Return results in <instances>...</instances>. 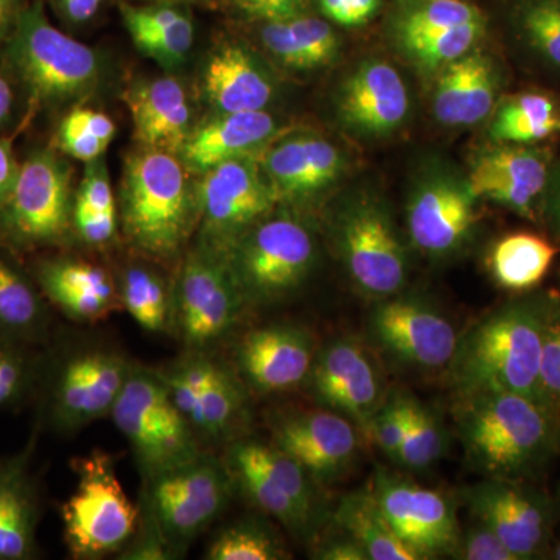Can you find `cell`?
I'll return each mask as SVG.
<instances>
[{
  "label": "cell",
  "instance_id": "cell-1",
  "mask_svg": "<svg viewBox=\"0 0 560 560\" xmlns=\"http://www.w3.org/2000/svg\"><path fill=\"white\" fill-rule=\"evenodd\" d=\"M171 151L139 147L125 158L119 195L120 232L143 259H180L198 228L197 180Z\"/></svg>",
  "mask_w": 560,
  "mask_h": 560
},
{
  "label": "cell",
  "instance_id": "cell-2",
  "mask_svg": "<svg viewBox=\"0 0 560 560\" xmlns=\"http://www.w3.org/2000/svg\"><path fill=\"white\" fill-rule=\"evenodd\" d=\"M0 68L28 109L68 110L97 95L108 80L105 57L51 24L43 0H32L0 46Z\"/></svg>",
  "mask_w": 560,
  "mask_h": 560
},
{
  "label": "cell",
  "instance_id": "cell-3",
  "mask_svg": "<svg viewBox=\"0 0 560 560\" xmlns=\"http://www.w3.org/2000/svg\"><path fill=\"white\" fill-rule=\"evenodd\" d=\"M545 312L511 304L490 313L458 340L448 378L458 397L514 393L537 399Z\"/></svg>",
  "mask_w": 560,
  "mask_h": 560
},
{
  "label": "cell",
  "instance_id": "cell-4",
  "mask_svg": "<svg viewBox=\"0 0 560 560\" xmlns=\"http://www.w3.org/2000/svg\"><path fill=\"white\" fill-rule=\"evenodd\" d=\"M552 415L522 394L459 397L456 430L471 469L495 480L525 474L550 452Z\"/></svg>",
  "mask_w": 560,
  "mask_h": 560
},
{
  "label": "cell",
  "instance_id": "cell-5",
  "mask_svg": "<svg viewBox=\"0 0 560 560\" xmlns=\"http://www.w3.org/2000/svg\"><path fill=\"white\" fill-rule=\"evenodd\" d=\"M135 361L108 345H86L46 355L38 394L39 423L73 434L109 418Z\"/></svg>",
  "mask_w": 560,
  "mask_h": 560
},
{
  "label": "cell",
  "instance_id": "cell-6",
  "mask_svg": "<svg viewBox=\"0 0 560 560\" xmlns=\"http://www.w3.org/2000/svg\"><path fill=\"white\" fill-rule=\"evenodd\" d=\"M69 161L54 145L35 147L0 206V246L20 257L70 242L75 189Z\"/></svg>",
  "mask_w": 560,
  "mask_h": 560
},
{
  "label": "cell",
  "instance_id": "cell-7",
  "mask_svg": "<svg viewBox=\"0 0 560 560\" xmlns=\"http://www.w3.org/2000/svg\"><path fill=\"white\" fill-rule=\"evenodd\" d=\"M223 256L248 308L268 307L285 301L307 282L318 246L312 228L301 217L276 208Z\"/></svg>",
  "mask_w": 560,
  "mask_h": 560
},
{
  "label": "cell",
  "instance_id": "cell-8",
  "mask_svg": "<svg viewBox=\"0 0 560 560\" xmlns=\"http://www.w3.org/2000/svg\"><path fill=\"white\" fill-rule=\"evenodd\" d=\"M77 486L62 503V536L70 558L98 560L119 555L138 529L140 504L125 492L116 456L94 448L70 460Z\"/></svg>",
  "mask_w": 560,
  "mask_h": 560
},
{
  "label": "cell",
  "instance_id": "cell-9",
  "mask_svg": "<svg viewBox=\"0 0 560 560\" xmlns=\"http://www.w3.org/2000/svg\"><path fill=\"white\" fill-rule=\"evenodd\" d=\"M109 418L130 444L142 481L208 451L176 407L158 371L138 361Z\"/></svg>",
  "mask_w": 560,
  "mask_h": 560
},
{
  "label": "cell",
  "instance_id": "cell-10",
  "mask_svg": "<svg viewBox=\"0 0 560 560\" xmlns=\"http://www.w3.org/2000/svg\"><path fill=\"white\" fill-rule=\"evenodd\" d=\"M154 370L202 447L209 451L243 438L250 418L248 386L213 350H186Z\"/></svg>",
  "mask_w": 560,
  "mask_h": 560
},
{
  "label": "cell",
  "instance_id": "cell-11",
  "mask_svg": "<svg viewBox=\"0 0 560 560\" xmlns=\"http://www.w3.org/2000/svg\"><path fill=\"white\" fill-rule=\"evenodd\" d=\"M246 308L224 256L200 243L189 246L173 280L172 335L186 350H215L237 329Z\"/></svg>",
  "mask_w": 560,
  "mask_h": 560
},
{
  "label": "cell",
  "instance_id": "cell-12",
  "mask_svg": "<svg viewBox=\"0 0 560 560\" xmlns=\"http://www.w3.org/2000/svg\"><path fill=\"white\" fill-rule=\"evenodd\" d=\"M224 466L235 492L291 536L307 539L318 522L319 504L311 475L272 444L241 440L226 445Z\"/></svg>",
  "mask_w": 560,
  "mask_h": 560
},
{
  "label": "cell",
  "instance_id": "cell-13",
  "mask_svg": "<svg viewBox=\"0 0 560 560\" xmlns=\"http://www.w3.org/2000/svg\"><path fill=\"white\" fill-rule=\"evenodd\" d=\"M234 492L223 458L206 451L143 481L139 503L153 515L176 559L223 514Z\"/></svg>",
  "mask_w": 560,
  "mask_h": 560
},
{
  "label": "cell",
  "instance_id": "cell-14",
  "mask_svg": "<svg viewBox=\"0 0 560 560\" xmlns=\"http://www.w3.org/2000/svg\"><path fill=\"white\" fill-rule=\"evenodd\" d=\"M334 242L361 294L382 301L404 289L408 278L407 249L381 201L361 197L346 205L334 223Z\"/></svg>",
  "mask_w": 560,
  "mask_h": 560
},
{
  "label": "cell",
  "instance_id": "cell-15",
  "mask_svg": "<svg viewBox=\"0 0 560 560\" xmlns=\"http://www.w3.org/2000/svg\"><path fill=\"white\" fill-rule=\"evenodd\" d=\"M259 156L228 161L198 176L195 243L223 256L232 243L278 208Z\"/></svg>",
  "mask_w": 560,
  "mask_h": 560
},
{
  "label": "cell",
  "instance_id": "cell-16",
  "mask_svg": "<svg viewBox=\"0 0 560 560\" xmlns=\"http://www.w3.org/2000/svg\"><path fill=\"white\" fill-rule=\"evenodd\" d=\"M370 490L389 525L420 558L455 556L460 529L447 497L385 470L375 474Z\"/></svg>",
  "mask_w": 560,
  "mask_h": 560
},
{
  "label": "cell",
  "instance_id": "cell-17",
  "mask_svg": "<svg viewBox=\"0 0 560 560\" xmlns=\"http://www.w3.org/2000/svg\"><path fill=\"white\" fill-rule=\"evenodd\" d=\"M270 433L271 444L296 460L316 485L340 480L359 452L355 423L326 408L276 412Z\"/></svg>",
  "mask_w": 560,
  "mask_h": 560
},
{
  "label": "cell",
  "instance_id": "cell-18",
  "mask_svg": "<svg viewBox=\"0 0 560 560\" xmlns=\"http://www.w3.org/2000/svg\"><path fill=\"white\" fill-rule=\"evenodd\" d=\"M304 385L320 408L345 416L364 431L383 405L377 366L352 338H338L316 350Z\"/></svg>",
  "mask_w": 560,
  "mask_h": 560
},
{
  "label": "cell",
  "instance_id": "cell-19",
  "mask_svg": "<svg viewBox=\"0 0 560 560\" xmlns=\"http://www.w3.org/2000/svg\"><path fill=\"white\" fill-rule=\"evenodd\" d=\"M370 331L394 359L430 371L451 364L459 340L451 320L433 305L397 294L372 311Z\"/></svg>",
  "mask_w": 560,
  "mask_h": 560
},
{
  "label": "cell",
  "instance_id": "cell-20",
  "mask_svg": "<svg viewBox=\"0 0 560 560\" xmlns=\"http://www.w3.org/2000/svg\"><path fill=\"white\" fill-rule=\"evenodd\" d=\"M477 201L467 179L444 173L423 179L407 206L408 234L415 248L434 259L463 248L477 223Z\"/></svg>",
  "mask_w": 560,
  "mask_h": 560
},
{
  "label": "cell",
  "instance_id": "cell-21",
  "mask_svg": "<svg viewBox=\"0 0 560 560\" xmlns=\"http://www.w3.org/2000/svg\"><path fill=\"white\" fill-rule=\"evenodd\" d=\"M316 350L311 331L293 324H270L243 335L234 349V368L256 393H285L307 381Z\"/></svg>",
  "mask_w": 560,
  "mask_h": 560
},
{
  "label": "cell",
  "instance_id": "cell-22",
  "mask_svg": "<svg viewBox=\"0 0 560 560\" xmlns=\"http://www.w3.org/2000/svg\"><path fill=\"white\" fill-rule=\"evenodd\" d=\"M27 267L51 307L72 323L90 326L121 311L116 276L97 261L49 254Z\"/></svg>",
  "mask_w": 560,
  "mask_h": 560
},
{
  "label": "cell",
  "instance_id": "cell-23",
  "mask_svg": "<svg viewBox=\"0 0 560 560\" xmlns=\"http://www.w3.org/2000/svg\"><path fill=\"white\" fill-rule=\"evenodd\" d=\"M260 167L280 205H301L330 189L345 171L341 151L315 135L272 140Z\"/></svg>",
  "mask_w": 560,
  "mask_h": 560
},
{
  "label": "cell",
  "instance_id": "cell-24",
  "mask_svg": "<svg viewBox=\"0 0 560 560\" xmlns=\"http://www.w3.org/2000/svg\"><path fill=\"white\" fill-rule=\"evenodd\" d=\"M335 106L346 130L361 136H388L407 120L410 95L393 65L368 60L342 81Z\"/></svg>",
  "mask_w": 560,
  "mask_h": 560
},
{
  "label": "cell",
  "instance_id": "cell-25",
  "mask_svg": "<svg viewBox=\"0 0 560 560\" xmlns=\"http://www.w3.org/2000/svg\"><path fill=\"white\" fill-rule=\"evenodd\" d=\"M200 91L212 114L256 113L275 98L276 81L249 47L223 40L202 62Z\"/></svg>",
  "mask_w": 560,
  "mask_h": 560
},
{
  "label": "cell",
  "instance_id": "cell-26",
  "mask_svg": "<svg viewBox=\"0 0 560 560\" xmlns=\"http://www.w3.org/2000/svg\"><path fill=\"white\" fill-rule=\"evenodd\" d=\"M279 131L278 120L268 110L212 114L191 128L178 158L198 178L224 162L259 156Z\"/></svg>",
  "mask_w": 560,
  "mask_h": 560
},
{
  "label": "cell",
  "instance_id": "cell-27",
  "mask_svg": "<svg viewBox=\"0 0 560 560\" xmlns=\"http://www.w3.org/2000/svg\"><path fill=\"white\" fill-rule=\"evenodd\" d=\"M463 495L471 515L495 530L518 560L539 551L547 533V512L536 495L495 478L471 486Z\"/></svg>",
  "mask_w": 560,
  "mask_h": 560
},
{
  "label": "cell",
  "instance_id": "cell-28",
  "mask_svg": "<svg viewBox=\"0 0 560 560\" xmlns=\"http://www.w3.org/2000/svg\"><path fill=\"white\" fill-rule=\"evenodd\" d=\"M467 183L478 200L486 198L530 219L548 184V165L539 151L497 147L478 154Z\"/></svg>",
  "mask_w": 560,
  "mask_h": 560
},
{
  "label": "cell",
  "instance_id": "cell-29",
  "mask_svg": "<svg viewBox=\"0 0 560 560\" xmlns=\"http://www.w3.org/2000/svg\"><path fill=\"white\" fill-rule=\"evenodd\" d=\"M36 431L22 451L0 458V560L38 555L40 499L32 469Z\"/></svg>",
  "mask_w": 560,
  "mask_h": 560
},
{
  "label": "cell",
  "instance_id": "cell-30",
  "mask_svg": "<svg viewBox=\"0 0 560 560\" xmlns=\"http://www.w3.org/2000/svg\"><path fill=\"white\" fill-rule=\"evenodd\" d=\"M139 147L178 154L194 125L186 88L176 77L140 80L125 91Z\"/></svg>",
  "mask_w": 560,
  "mask_h": 560
},
{
  "label": "cell",
  "instance_id": "cell-31",
  "mask_svg": "<svg viewBox=\"0 0 560 560\" xmlns=\"http://www.w3.org/2000/svg\"><path fill=\"white\" fill-rule=\"evenodd\" d=\"M497 79L495 65L481 51L444 66L434 88V117L447 127L480 124L495 106Z\"/></svg>",
  "mask_w": 560,
  "mask_h": 560
},
{
  "label": "cell",
  "instance_id": "cell-32",
  "mask_svg": "<svg viewBox=\"0 0 560 560\" xmlns=\"http://www.w3.org/2000/svg\"><path fill=\"white\" fill-rule=\"evenodd\" d=\"M120 16L140 54L173 72L189 58L195 43V25L189 11L172 5L120 3Z\"/></svg>",
  "mask_w": 560,
  "mask_h": 560
},
{
  "label": "cell",
  "instance_id": "cell-33",
  "mask_svg": "<svg viewBox=\"0 0 560 560\" xmlns=\"http://www.w3.org/2000/svg\"><path fill=\"white\" fill-rule=\"evenodd\" d=\"M50 308L22 257L0 246V331L32 345H49Z\"/></svg>",
  "mask_w": 560,
  "mask_h": 560
},
{
  "label": "cell",
  "instance_id": "cell-34",
  "mask_svg": "<svg viewBox=\"0 0 560 560\" xmlns=\"http://www.w3.org/2000/svg\"><path fill=\"white\" fill-rule=\"evenodd\" d=\"M260 40L283 68L308 72L326 68L340 54V38L329 21L302 13L264 22Z\"/></svg>",
  "mask_w": 560,
  "mask_h": 560
},
{
  "label": "cell",
  "instance_id": "cell-35",
  "mask_svg": "<svg viewBox=\"0 0 560 560\" xmlns=\"http://www.w3.org/2000/svg\"><path fill=\"white\" fill-rule=\"evenodd\" d=\"M131 261L116 276L121 311L151 335H172L173 282L150 260Z\"/></svg>",
  "mask_w": 560,
  "mask_h": 560
},
{
  "label": "cell",
  "instance_id": "cell-36",
  "mask_svg": "<svg viewBox=\"0 0 560 560\" xmlns=\"http://www.w3.org/2000/svg\"><path fill=\"white\" fill-rule=\"evenodd\" d=\"M335 522L361 545L370 560H422L389 525L371 490L346 495L335 512Z\"/></svg>",
  "mask_w": 560,
  "mask_h": 560
},
{
  "label": "cell",
  "instance_id": "cell-37",
  "mask_svg": "<svg viewBox=\"0 0 560 560\" xmlns=\"http://www.w3.org/2000/svg\"><path fill=\"white\" fill-rule=\"evenodd\" d=\"M558 249L536 234L521 232L495 243L489 256V270L501 289H533L550 270Z\"/></svg>",
  "mask_w": 560,
  "mask_h": 560
},
{
  "label": "cell",
  "instance_id": "cell-38",
  "mask_svg": "<svg viewBox=\"0 0 560 560\" xmlns=\"http://www.w3.org/2000/svg\"><path fill=\"white\" fill-rule=\"evenodd\" d=\"M560 131V110L548 95L521 94L501 103L490 136L497 142L530 143Z\"/></svg>",
  "mask_w": 560,
  "mask_h": 560
},
{
  "label": "cell",
  "instance_id": "cell-39",
  "mask_svg": "<svg viewBox=\"0 0 560 560\" xmlns=\"http://www.w3.org/2000/svg\"><path fill=\"white\" fill-rule=\"evenodd\" d=\"M44 348L0 331V410L35 399L46 364Z\"/></svg>",
  "mask_w": 560,
  "mask_h": 560
},
{
  "label": "cell",
  "instance_id": "cell-40",
  "mask_svg": "<svg viewBox=\"0 0 560 560\" xmlns=\"http://www.w3.org/2000/svg\"><path fill=\"white\" fill-rule=\"evenodd\" d=\"M209 560H283L289 551L270 523L245 517L224 526L206 550Z\"/></svg>",
  "mask_w": 560,
  "mask_h": 560
},
{
  "label": "cell",
  "instance_id": "cell-41",
  "mask_svg": "<svg viewBox=\"0 0 560 560\" xmlns=\"http://www.w3.org/2000/svg\"><path fill=\"white\" fill-rule=\"evenodd\" d=\"M485 20V14L478 7L464 0H422L401 11L394 25V32L401 49L405 50L411 44L448 28Z\"/></svg>",
  "mask_w": 560,
  "mask_h": 560
},
{
  "label": "cell",
  "instance_id": "cell-42",
  "mask_svg": "<svg viewBox=\"0 0 560 560\" xmlns=\"http://www.w3.org/2000/svg\"><path fill=\"white\" fill-rule=\"evenodd\" d=\"M444 447L441 420L430 408L408 399L407 430L396 463L410 471H422L441 458Z\"/></svg>",
  "mask_w": 560,
  "mask_h": 560
},
{
  "label": "cell",
  "instance_id": "cell-43",
  "mask_svg": "<svg viewBox=\"0 0 560 560\" xmlns=\"http://www.w3.org/2000/svg\"><path fill=\"white\" fill-rule=\"evenodd\" d=\"M486 31V20L469 22L411 44L405 51L423 69H442L474 49Z\"/></svg>",
  "mask_w": 560,
  "mask_h": 560
},
{
  "label": "cell",
  "instance_id": "cell-44",
  "mask_svg": "<svg viewBox=\"0 0 560 560\" xmlns=\"http://www.w3.org/2000/svg\"><path fill=\"white\" fill-rule=\"evenodd\" d=\"M517 22L529 46L560 68V0H523Z\"/></svg>",
  "mask_w": 560,
  "mask_h": 560
},
{
  "label": "cell",
  "instance_id": "cell-45",
  "mask_svg": "<svg viewBox=\"0 0 560 560\" xmlns=\"http://www.w3.org/2000/svg\"><path fill=\"white\" fill-rule=\"evenodd\" d=\"M537 399L551 412L560 408V312H545Z\"/></svg>",
  "mask_w": 560,
  "mask_h": 560
},
{
  "label": "cell",
  "instance_id": "cell-46",
  "mask_svg": "<svg viewBox=\"0 0 560 560\" xmlns=\"http://www.w3.org/2000/svg\"><path fill=\"white\" fill-rule=\"evenodd\" d=\"M408 399L410 397L394 396L383 401L366 430L378 448L394 463L399 456L407 430Z\"/></svg>",
  "mask_w": 560,
  "mask_h": 560
},
{
  "label": "cell",
  "instance_id": "cell-47",
  "mask_svg": "<svg viewBox=\"0 0 560 560\" xmlns=\"http://www.w3.org/2000/svg\"><path fill=\"white\" fill-rule=\"evenodd\" d=\"M54 147L65 156L73 158L81 162H90L103 158L106 145L94 132L84 127L75 110L69 108L61 117L55 131Z\"/></svg>",
  "mask_w": 560,
  "mask_h": 560
},
{
  "label": "cell",
  "instance_id": "cell-48",
  "mask_svg": "<svg viewBox=\"0 0 560 560\" xmlns=\"http://www.w3.org/2000/svg\"><path fill=\"white\" fill-rule=\"evenodd\" d=\"M477 521V518H475ZM453 558L463 560H518L485 522L477 521L460 534Z\"/></svg>",
  "mask_w": 560,
  "mask_h": 560
},
{
  "label": "cell",
  "instance_id": "cell-49",
  "mask_svg": "<svg viewBox=\"0 0 560 560\" xmlns=\"http://www.w3.org/2000/svg\"><path fill=\"white\" fill-rule=\"evenodd\" d=\"M140 504V503H139ZM117 556L125 560H168L175 559L164 534L154 522L153 515L140 504V517L135 536Z\"/></svg>",
  "mask_w": 560,
  "mask_h": 560
},
{
  "label": "cell",
  "instance_id": "cell-50",
  "mask_svg": "<svg viewBox=\"0 0 560 560\" xmlns=\"http://www.w3.org/2000/svg\"><path fill=\"white\" fill-rule=\"evenodd\" d=\"M84 165L86 167H84L83 178L77 186L73 200L102 212H119L105 160L98 158V160L84 162Z\"/></svg>",
  "mask_w": 560,
  "mask_h": 560
},
{
  "label": "cell",
  "instance_id": "cell-51",
  "mask_svg": "<svg viewBox=\"0 0 560 560\" xmlns=\"http://www.w3.org/2000/svg\"><path fill=\"white\" fill-rule=\"evenodd\" d=\"M316 5L327 21L342 27H359L374 18L382 0H316Z\"/></svg>",
  "mask_w": 560,
  "mask_h": 560
},
{
  "label": "cell",
  "instance_id": "cell-52",
  "mask_svg": "<svg viewBox=\"0 0 560 560\" xmlns=\"http://www.w3.org/2000/svg\"><path fill=\"white\" fill-rule=\"evenodd\" d=\"M231 3L243 16L264 24L305 13L308 0H231Z\"/></svg>",
  "mask_w": 560,
  "mask_h": 560
},
{
  "label": "cell",
  "instance_id": "cell-53",
  "mask_svg": "<svg viewBox=\"0 0 560 560\" xmlns=\"http://www.w3.org/2000/svg\"><path fill=\"white\" fill-rule=\"evenodd\" d=\"M62 20L70 24L90 22L101 11L105 0H50Z\"/></svg>",
  "mask_w": 560,
  "mask_h": 560
},
{
  "label": "cell",
  "instance_id": "cell-54",
  "mask_svg": "<svg viewBox=\"0 0 560 560\" xmlns=\"http://www.w3.org/2000/svg\"><path fill=\"white\" fill-rule=\"evenodd\" d=\"M315 559L320 560H370V556L357 544L352 537L346 536L342 539L324 541L316 548Z\"/></svg>",
  "mask_w": 560,
  "mask_h": 560
},
{
  "label": "cell",
  "instance_id": "cell-55",
  "mask_svg": "<svg viewBox=\"0 0 560 560\" xmlns=\"http://www.w3.org/2000/svg\"><path fill=\"white\" fill-rule=\"evenodd\" d=\"M21 161L14 154L13 143L0 136V206L9 198L20 173Z\"/></svg>",
  "mask_w": 560,
  "mask_h": 560
},
{
  "label": "cell",
  "instance_id": "cell-56",
  "mask_svg": "<svg viewBox=\"0 0 560 560\" xmlns=\"http://www.w3.org/2000/svg\"><path fill=\"white\" fill-rule=\"evenodd\" d=\"M20 95L16 84L7 75L5 70L0 68V130L13 119Z\"/></svg>",
  "mask_w": 560,
  "mask_h": 560
},
{
  "label": "cell",
  "instance_id": "cell-57",
  "mask_svg": "<svg viewBox=\"0 0 560 560\" xmlns=\"http://www.w3.org/2000/svg\"><path fill=\"white\" fill-rule=\"evenodd\" d=\"M32 0H0V46L10 38Z\"/></svg>",
  "mask_w": 560,
  "mask_h": 560
},
{
  "label": "cell",
  "instance_id": "cell-58",
  "mask_svg": "<svg viewBox=\"0 0 560 560\" xmlns=\"http://www.w3.org/2000/svg\"><path fill=\"white\" fill-rule=\"evenodd\" d=\"M548 217H550L552 228L560 238V172L552 183L550 200H548Z\"/></svg>",
  "mask_w": 560,
  "mask_h": 560
},
{
  "label": "cell",
  "instance_id": "cell-59",
  "mask_svg": "<svg viewBox=\"0 0 560 560\" xmlns=\"http://www.w3.org/2000/svg\"><path fill=\"white\" fill-rule=\"evenodd\" d=\"M556 559L560 560V545L558 547V550H556Z\"/></svg>",
  "mask_w": 560,
  "mask_h": 560
},
{
  "label": "cell",
  "instance_id": "cell-60",
  "mask_svg": "<svg viewBox=\"0 0 560 560\" xmlns=\"http://www.w3.org/2000/svg\"><path fill=\"white\" fill-rule=\"evenodd\" d=\"M162 2H175V0H162Z\"/></svg>",
  "mask_w": 560,
  "mask_h": 560
}]
</instances>
